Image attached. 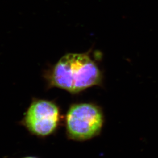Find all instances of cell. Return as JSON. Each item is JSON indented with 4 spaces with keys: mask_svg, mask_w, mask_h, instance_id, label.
Instances as JSON below:
<instances>
[{
    "mask_svg": "<svg viewBox=\"0 0 158 158\" xmlns=\"http://www.w3.org/2000/svg\"><path fill=\"white\" fill-rule=\"evenodd\" d=\"M59 110L53 102L40 100L33 102L25 117L27 128L34 134L46 136L55 131L59 121Z\"/></svg>",
    "mask_w": 158,
    "mask_h": 158,
    "instance_id": "3",
    "label": "cell"
},
{
    "mask_svg": "<svg viewBox=\"0 0 158 158\" xmlns=\"http://www.w3.org/2000/svg\"><path fill=\"white\" fill-rule=\"evenodd\" d=\"M35 158V157H25V158Z\"/></svg>",
    "mask_w": 158,
    "mask_h": 158,
    "instance_id": "4",
    "label": "cell"
},
{
    "mask_svg": "<svg viewBox=\"0 0 158 158\" xmlns=\"http://www.w3.org/2000/svg\"><path fill=\"white\" fill-rule=\"evenodd\" d=\"M103 122V115L97 106L89 103L74 105L67 115L68 134L75 140H87L98 135Z\"/></svg>",
    "mask_w": 158,
    "mask_h": 158,
    "instance_id": "2",
    "label": "cell"
},
{
    "mask_svg": "<svg viewBox=\"0 0 158 158\" xmlns=\"http://www.w3.org/2000/svg\"><path fill=\"white\" fill-rule=\"evenodd\" d=\"M53 86L76 93L98 85L102 74L97 64L85 53H69L54 66L51 75Z\"/></svg>",
    "mask_w": 158,
    "mask_h": 158,
    "instance_id": "1",
    "label": "cell"
}]
</instances>
